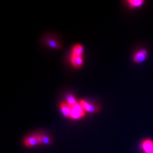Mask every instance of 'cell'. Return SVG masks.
I'll return each mask as SVG.
<instances>
[{
    "label": "cell",
    "mask_w": 153,
    "mask_h": 153,
    "mask_svg": "<svg viewBox=\"0 0 153 153\" xmlns=\"http://www.w3.org/2000/svg\"><path fill=\"white\" fill-rule=\"evenodd\" d=\"M60 109L63 116L66 117H70L71 114V107L67 103H60Z\"/></svg>",
    "instance_id": "7"
},
{
    "label": "cell",
    "mask_w": 153,
    "mask_h": 153,
    "mask_svg": "<svg viewBox=\"0 0 153 153\" xmlns=\"http://www.w3.org/2000/svg\"><path fill=\"white\" fill-rule=\"evenodd\" d=\"M39 140L40 144L43 145H49L52 143V139L50 137L44 134H39Z\"/></svg>",
    "instance_id": "10"
},
{
    "label": "cell",
    "mask_w": 153,
    "mask_h": 153,
    "mask_svg": "<svg viewBox=\"0 0 153 153\" xmlns=\"http://www.w3.org/2000/svg\"><path fill=\"white\" fill-rule=\"evenodd\" d=\"M66 101L67 103H68L70 106H72V105L76 104L77 103L76 100L75 99V97L72 94H68L66 97Z\"/></svg>",
    "instance_id": "12"
},
{
    "label": "cell",
    "mask_w": 153,
    "mask_h": 153,
    "mask_svg": "<svg viewBox=\"0 0 153 153\" xmlns=\"http://www.w3.org/2000/svg\"><path fill=\"white\" fill-rule=\"evenodd\" d=\"M24 144L27 147H33L40 144L39 136L38 135H35L25 138L24 140Z\"/></svg>",
    "instance_id": "2"
},
{
    "label": "cell",
    "mask_w": 153,
    "mask_h": 153,
    "mask_svg": "<svg viewBox=\"0 0 153 153\" xmlns=\"http://www.w3.org/2000/svg\"><path fill=\"white\" fill-rule=\"evenodd\" d=\"M46 44L48 46L51 48H53V49H59V48L61 47V45L58 42L52 39L47 40L46 42Z\"/></svg>",
    "instance_id": "11"
},
{
    "label": "cell",
    "mask_w": 153,
    "mask_h": 153,
    "mask_svg": "<svg viewBox=\"0 0 153 153\" xmlns=\"http://www.w3.org/2000/svg\"><path fill=\"white\" fill-rule=\"evenodd\" d=\"M142 149L144 153H153V141L149 139L143 140L142 143Z\"/></svg>",
    "instance_id": "5"
},
{
    "label": "cell",
    "mask_w": 153,
    "mask_h": 153,
    "mask_svg": "<svg viewBox=\"0 0 153 153\" xmlns=\"http://www.w3.org/2000/svg\"><path fill=\"white\" fill-rule=\"evenodd\" d=\"M148 52L146 49H141L138 51L133 56V61L136 63H140L144 61L147 58Z\"/></svg>",
    "instance_id": "4"
},
{
    "label": "cell",
    "mask_w": 153,
    "mask_h": 153,
    "mask_svg": "<svg viewBox=\"0 0 153 153\" xmlns=\"http://www.w3.org/2000/svg\"><path fill=\"white\" fill-rule=\"evenodd\" d=\"M84 52V48L82 45L80 44H76L74 45L72 49V56H82Z\"/></svg>",
    "instance_id": "8"
},
{
    "label": "cell",
    "mask_w": 153,
    "mask_h": 153,
    "mask_svg": "<svg viewBox=\"0 0 153 153\" xmlns=\"http://www.w3.org/2000/svg\"><path fill=\"white\" fill-rule=\"evenodd\" d=\"M145 3L144 1L142 0H128L127 1V3L128 4L129 7L131 8H137L142 6L143 3Z\"/></svg>",
    "instance_id": "9"
},
{
    "label": "cell",
    "mask_w": 153,
    "mask_h": 153,
    "mask_svg": "<svg viewBox=\"0 0 153 153\" xmlns=\"http://www.w3.org/2000/svg\"><path fill=\"white\" fill-rule=\"evenodd\" d=\"M71 62L74 67L76 68H80L83 65L84 59L82 56H71Z\"/></svg>",
    "instance_id": "6"
},
{
    "label": "cell",
    "mask_w": 153,
    "mask_h": 153,
    "mask_svg": "<svg viewBox=\"0 0 153 153\" xmlns=\"http://www.w3.org/2000/svg\"><path fill=\"white\" fill-rule=\"evenodd\" d=\"M79 103L85 111L89 113H95L98 111V107L97 105L90 103L85 100H80Z\"/></svg>",
    "instance_id": "3"
},
{
    "label": "cell",
    "mask_w": 153,
    "mask_h": 153,
    "mask_svg": "<svg viewBox=\"0 0 153 153\" xmlns=\"http://www.w3.org/2000/svg\"><path fill=\"white\" fill-rule=\"evenodd\" d=\"M71 107V114L70 118L72 119H79L82 118L85 116V111L81 107L79 103H76V104L72 105Z\"/></svg>",
    "instance_id": "1"
}]
</instances>
